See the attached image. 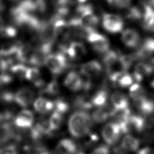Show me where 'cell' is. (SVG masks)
<instances>
[{
	"instance_id": "1",
	"label": "cell",
	"mask_w": 154,
	"mask_h": 154,
	"mask_svg": "<svg viewBox=\"0 0 154 154\" xmlns=\"http://www.w3.org/2000/svg\"><path fill=\"white\" fill-rule=\"evenodd\" d=\"M103 61L109 79L113 82H117L119 77L126 73L132 63V58L110 51L106 53Z\"/></svg>"
},
{
	"instance_id": "2",
	"label": "cell",
	"mask_w": 154,
	"mask_h": 154,
	"mask_svg": "<svg viewBox=\"0 0 154 154\" xmlns=\"http://www.w3.org/2000/svg\"><path fill=\"white\" fill-rule=\"evenodd\" d=\"M92 126V120L90 115L84 111L72 114L69 120L68 128L75 137L80 138L88 134Z\"/></svg>"
},
{
	"instance_id": "3",
	"label": "cell",
	"mask_w": 154,
	"mask_h": 154,
	"mask_svg": "<svg viewBox=\"0 0 154 154\" xmlns=\"http://www.w3.org/2000/svg\"><path fill=\"white\" fill-rule=\"evenodd\" d=\"M45 65L52 74L59 75L64 71L67 62L63 54H49L45 59Z\"/></svg>"
},
{
	"instance_id": "4",
	"label": "cell",
	"mask_w": 154,
	"mask_h": 154,
	"mask_svg": "<svg viewBox=\"0 0 154 154\" xmlns=\"http://www.w3.org/2000/svg\"><path fill=\"white\" fill-rule=\"evenodd\" d=\"M87 39L92 48L98 53H106L109 48V42L106 37L96 31L91 32L87 35Z\"/></svg>"
},
{
	"instance_id": "5",
	"label": "cell",
	"mask_w": 154,
	"mask_h": 154,
	"mask_svg": "<svg viewBox=\"0 0 154 154\" xmlns=\"http://www.w3.org/2000/svg\"><path fill=\"white\" fill-rule=\"evenodd\" d=\"M123 20L118 15L105 13L102 18V25L103 28L108 32L116 34L120 32L123 28Z\"/></svg>"
},
{
	"instance_id": "6",
	"label": "cell",
	"mask_w": 154,
	"mask_h": 154,
	"mask_svg": "<svg viewBox=\"0 0 154 154\" xmlns=\"http://www.w3.org/2000/svg\"><path fill=\"white\" fill-rule=\"evenodd\" d=\"M121 133L120 128L116 122L107 123L102 131L103 140L107 144L110 145L115 144L118 141Z\"/></svg>"
},
{
	"instance_id": "7",
	"label": "cell",
	"mask_w": 154,
	"mask_h": 154,
	"mask_svg": "<svg viewBox=\"0 0 154 154\" xmlns=\"http://www.w3.org/2000/svg\"><path fill=\"white\" fill-rule=\"evenodd\" d=\"M34 96L32 90L28 87H22L14 93V102L20 107L26 108L32 103Z\"/></svg>"
},
{
	"instance_id": "8",
	"label": "cell",
	"mask_w": 154,
	"mask_h": 154,
	"mask_svg": "<svg viewBox=\"0 0 154 154\" xmlns=\"http://www.w3.org/2000/svg\"><path fill=\"white\" fill-rule=\"evenodd\" d=\"M34 120V114L29 109H23L15 116L14 123L17 128L27 129L32 126Z\"/></svg>"
},
{
	"instance_id": "9",
	"label": "cell",
	"mask_w": 154,
	"mask_h": 154,
	"mask_svg": "<svg viewBox=\"0 0 154 154\" xmlns=\"http://www.w3.org/2000/svg\"><path fill=\"white\" fill-rule=\"evenodd\" d=\"M121 39L123 43L130 48L137 47L141 41L139 33L132 28H128L124 30L122 34Z\"/></svg>"
},
{
	"instance_id": "10",
	"label": "cell",
	"mask_w": 154,
	"mask_h": 154,
	"mask_svg": "<svg viewBox=\"0 0 154 154\" xmlns=\"http://www.w3.org/2000/svg\"><path fill=\"white\" fill-rule=\"evenodd\" d=\"M145 127V120L144 119L137 115H131L128 118L126 123L123 133L129 132H141Z\"/></svg>"
},
{
	"instance_id": "11",
	"label": "cell",
	"mask_w": 154,
	"mask_h": 154,
	"mask_svg": "<svg viewBox=\"0 0 154 154\" xmlns=\"http://www.w3.org/2000/svg\"><path fill=\"white\" fill-rule=\"evenodd\" d=\"M64 84L67 88L73 91L82 90L81 76L80 73L75 71H72L67 75L64 79Z\"/></svg>"
},
{
	"instance_id": "12",
	"label": "cell",
	"mask_w": 154,
	"mask_h": 154,
	"mask_svg": "<svg viewBox=\"0 0 154 154\" xmlns=\"http://www.w3.org/2000/svg\"><path fill=\"white\" fill-rule=\"evenodd\" d=\"M102 71V66L100 63L96 60L88 61L82 64L81 68V73L89 78L98 76Z\"/></svg>"
},
{
	"instance_id": "13",
	"label": "cell",
	"mask_w": 154,
	"mask_h": 154,
	"mask_svg": "<svg viewBox=\"0 0 154 154\" xmlns=\"http://www.w3.org/2000/svg\"><path fill=\"white\" fill-rule=\"evenodd\" d=\"M153 70L154 67L152 64L139 63L135 66L133 78L137 82H140L143 80L144 76L151 74Z\"/></svg>"
},
{
	"instance_id": "14",
	"label": "cell",
	"mask_w": 154,
	"mask_h": 154,
	"mask_svg": "<svg viewBox=\"0 0 154 154\" xmlns=\"http://www.w3.org/2000/svg\"><path fill=\"white\" fill-rule=\"evenodd\" d=\"M65 51L71 58H79L84 56L87 52L86 48L84 45L79 42H74L68 46Z\"/></svg>"
},
{
	"instance_id": "15",
	"label": "cell",
	"mask_w": 154,
	"mask_h": 154,
	"mask_svg": "<svg viewBox=\"0 0 154 154\" xmlns=\"http://www.w3.org/2000/svg\"><path fill=\"white\" fill-rule=\"evenodd\" d=\"M76 146L74 141L70 139H63L57 144L55 149V154H75Z\"/></svg>"
},
{
	"instance_id": "16",
	"label": "cell",
	"mask_w": 154,
	"mask_h": 154,
	"mask_svg": "<svg viewBox=\"0 0 154 154\" xmlns=\"http://www.w3.org/2000/svg\"><path fill=\"white\" fill-rule=\"evenodd\" d=\"M34 109L40 114H47L54 109V102L44 97H38L34 102Z\"/></svg>"
},
{
	"instance_id": "17",
	"label": "cell",
	"mask_w": 154,
	"mask_h": 154,
	"mask_svg": "<svg viewBox=\"0 0 154 154\" xmlns=\"http://www.w3.org/2000/svg\"><path fill=\"white\" fill-rule=\"evenodd\" d=\"M111 103L117 110L128 108L129 100L126 96L120 91L114 93L111 96Z\"/></svg>"
},
{
	"instance_id": "18",
	"label": "cell",
	"mask_w": 154,
	"mask_h": 154,
	"mask_svg": "<svg viewBox=\"0 0 154 154\" xmlns=\"http://www.w3.org/2000/svg\"><path fill=\"white\" fill-rule=\"evenodd\" d=\"M142 19V24L144 29L153 31L154 28V8L144 6Z\"/></svg>"
},
{
	"instance_id": "19",
	"label": "cell",
	"mask_w": 154,
	"mask_h": 154,
	"mask_svg": "<svg viewBox=\"0 0 154 154\" xmlns=\"http://www.w3.org/2000/svg\"><path fill=\"white\" fill-rule=\"evenodd\" d=\"M25 79L33 83L37 87H42L44 84L43 80L41 76V73L38 69L36 67H28Z\"/></svg>"
},
{
	"instance_id": "20",
	"label": "cell",
	"mask_w": 154,
	"mask_h": 154,
	"mask_svg": "<svg viewBox=\"0 0 154 154\" xmlns=\"http://www.w3.org/2000/svg\"><path fill=\"white\" fill-rule=\"evenodd\" d=\"M154 53V38H149L144 40L137 53L139 58H146Z\"/></svg>"
},
{
	"instance_id": "21",
	"label": "cell",
	"mask_w": 154,
	"mask_h": 154,
	"mask_svg": "<svg viewBox=\"0 0 154 154\" xmlns=\"http://www.w3.org/2000/svg\"><path fill=\"white\" fill-rule=\"evenodd\" d=\"M11 140L16 141V135L10 124L2 123L0 125V143H5Z\"/></svg>"
},
{
	"instance_id": "22",
	"label": "cell",
	"mask_w": 154,
	"mask_h": 154,
	"mask_svg": "<svg viewBox=\"0 0 154 154\" xmlns=\"http://www.w3.org/2000/svg\"><path fill=\"white\" fill-rule=\"evenodd\" d=\"M129 96L135 102L146 97V91L145 89L138 83L133 84L129 88Z\"/></svg>"
},
{
	"instance_id": "23",
	"label": "cell",
	"mask_w": 154,
	"mask_h": 154,
	"mask_svg": "<svg viewBox=\"0 0 154 154\" xmlns=\"http://www.w3.org/2000/svg\"><path fill=\"white\" fill-rule=\"evenodd\" d=\"M139 145V140L135 137L130 135H126L123 138L122 141V147L123 149L127 151H136L138 149Z\"/></svg>"
},
{
	"instance_id": "24",
	"label": "cell",
	"mask_w": 154,
	"mask_h": 154,
	"mask_svg": "<svg viewBox=\"0 0 154 154\" xmlns=\"http://www.w3.org/2000/svg\"><path fill=\"white\" fill-rule=\"evenodd\" d=\"M136 103L138 108L144 114L149 115L154 112V102L147 97Z\"/></svg>"
},
{
	"instance_id": "25",
	"label": "cell",
	"mask_w": 154,
	"mask_h": 154,
	"mask_svg": "<svg viewBox=\"0 0 154 154\" xmlns=\"http://www.w3.org/2000/svg\"><path fill=\"white\" fill-rule=\"evenodd\" d=\"M108 93L105 90H100L96 92L92 98L91 102L93 106L101 108L107 103Z\"/></svg>"
},
{
	"instance_id": "26",
	"label": "cell",
	"mask_w": 154,
	"mask_h": 154,
	"mask_svg": "<svg viewBox=\"0 0 154 154\" xmlns=\"http://www.w3.org/2000/svg\"><path fill=\"white\" fill-rule=\"evenodd\" d=\"M28 67L22 63H18L13 64L10 69L11 73L14 75L19 79H25L26 73Z\"/></svg>"
},
{
	"instance_id": "27",
	"label": "cell",
	"mask_w": 154,
	"mask_h": 154,
	"mask_svg": "<svg viewBox=\"0 0 154 154\" xmlns=\"http://www.w3.org/2000/svg\"><path fill=\"white\" fill-rule=\"evenodd\" d=\"M17 34V30L13 25H0V35L3 37L12 38L14 37Z\"/></svg>"
},
{
	"instance_id": "28",
	"label": "cell",
	"mask_w": 154,
	"mask_h": 154,
	"mask_svg": "<svg viewBox=\"0 0 154 154\" xmlns=\"http://www.w3.org/2000/svg\"><path fill=\"white\" fill-rule=\"evenodd\" d=\"M63 118L62 114L55 111L54 112L49 120V125L52 131L60 128L63 123Z\"/></svg>"
},
{
	"instance_id": "29",
	"label": "cell",
	"mask_w": 154,
	"mask_h": 154,
	"mask_svg": "<svg viewBox=\"0 0 154 154\" xmlns=\"http://www.w3.org/2000/svg\"><path fill=\"white\" fill-rule=\"evenodd\" d=\"M54 109H55L54 111L63 115L69 110V106L68 103L63 99H58L54 102Z\"/></svg>"
},
{
	"instance_id": "30",
	"label": "cell",
	"mask_w": 154,
	"mask_h": 154,
	"mask_svg": "<svg viewBox=\"0 0 154 154\" xmlns=\"http://www.w3.org/2000/svg\"><path fill=\"white\" fill-rule=\"evenodd\" d=\"M133 80V76L129 73H125L119 77L117 82L118 83L119 86L123 88H126L132 84Z\"/></svg>"
},
{
	"instance_id": "31",
	"label": "cell",
	"mask_w": 154,
	"mask_h": 154,
	"mask_svg": "<svg viewBox=\"0 0 154 154\" xmlns=\"http://www.w3.org/2000/svg\"><path fill=\"white\" fill-rule=\"evenodd\" d=\"M108 117L107 114L102 108H99L95 110L92 115L93 120L97 123H102L106 121Z\"/></svg>"
},
{
	"instance_id": "32",
	"label": "cell",
	"mask_w": 154,
	"mask_h": 154,
	"mask_svg": "<svg viewBox=\"0 0 154 154\" xmlns=\"http://www.w3.org/2000/svg\"><path fill=\"white\" fill-rule=\"evenodd\" d=\"M59 91V86L55 80L50 82L43 90L42 92L50 95H55Z\"/></svg>"
},
{
	"instance_id": "33",
	"label": "cell",
	"mask_w": 154,
	"mask_h": 154,
	"mask_svg": "<svg viewBox=\"0 0 154 154\" xmlns=\"http://www.w3.org/2000/svg\"><path fill=\"white\" fill-rule=\"evenodd\" d=\"M108 3L112 7L116 8H126L131 4V0H106Z\"/></svg>"
},
{
	"instance_id": "34",
	"label": "cell",
	"mask_w": 154,
	"mask_h": 154,
	"mask_svg": "<svg viewBox=\"0 0 154 154\" xmlns=\"http://www.w3.org/2000/svg\"><path fill=\"white\" fill-rule=\"evenodd\" d=\"M0 102L4 103H11L14 102V93L11 91H4L0 93Z\"/></svg>"
},
{
	"instance_id": "35",
	"label": "cell",
	"mask_w": 154,
	"mask_h": 154,
	"mask_svg": "<svg viewBox=\"0 0 154 154\" xmlns=\"http://www.w3.org/2000/svg\"><path fill=\"white\" fill-rule=\"evenodd\" d=\"M13 81V77L11 74L5 72L0 73V87L10 84Z\"/></svg>"
},
{
	"instance_id": "36",
	"label": "cell",
	"mask_w": 154,
	"mask_h": 154,
	"mask_svg": "<svg viewBox=\"0 0 154 154\" xmlns=\"http://www.w3.org/2000/svg\"><path fill=\"white\" fill-rule=\"evenodd\" d=\"M0 154H18L16 146L12 144L5 146L0 149Z\"/></svg>"
},
{
	"instance_id": "37",
	"label": "cell",
	"mask_w": 154,
	"mask_h": 154,
	"mask_svg": "<svg viewBox=\"0 0 154 154\" xmlns=\"http://www.w3.org/2000/svg\"><path fill=\"white\" fill-rule=\"evenodd\" d=\"M109 150L107 146L102 145L96 147L91 154H109Z\"/></svg>"
},
{
	"instance_id": "38",
	"label": "cell",
	"mask_w": 154,
	"mask_h": 154,
	"mask_svg": "<svg viewBox=\"0 0 154 154\" xmlns=\"http://www.w3.org/2000/svg\"><path fill=\"white\" fill-rule=\"evenodd\" d=\"M137 154H154V151L150 147H144L140 150Z\"/></svg>"
},
{
	"instance_id": "39",
	"label": "cell",
	"mask_w": 154,
	"mask_h": 154,
	"mask_svg": "<svg viewBox=\"0 0 154 154\" xmlns=\"http://www.w3.org/2000/svg\"><path fill=\"white\" fill-rule=\"evenodd\" d=\"M144 6H148L154 8V0H140Z\"/></svg>"
},
{
	"instance_id": "40",
	"label": "cell",
	"mask_w": 154,
	"mask_h": 154,
	"mask_svg": "<svg viewBox=\"0 0 154 154\" xmlns=\"http://www.w3.org/2000/svg\"><path fill=\"white\" fill-rule=\"evenodd\" d=\"M150 85H151L152 88L154 89V79H153L152 81V82H151V84H150Z\"/></svg>"
},
{
	"instance_id": "41",
	"label": "cell",
	"mask_w": 154,
	"mask_h": 154,
	"mask_svg": "<svg viewBox=\"0 0 154 154\" xmlns=\"http://www.w3.org/2000/svg\"><path fill=\"white\" fill-rule=\"evenodd\" d=\"M0 122H2V117H1V113H0Z\"/></svg>"
},
{
	"instance_id": "42",
	"label": "cell",
	"mask_w": 154,
	"mask_h": 154,
	"mask_svg": "<svg viewBox=\"0 0 154 154\" xmlns=\"http://www.w3.org/2000/svg\"><path fill=\"white\" fill-rule=\"evenodd\" d=\"M12 1H16V0H12Z\"/></svg>"
},
{
	"instance_id": "43",
	"label": "cell",
	"mask_w": 154,
	"mask_h": 154,
	"mask_svg": "<svg viewBox=\"0 0 154 154\" xmlns=\"http://www.w3.org/2000/svg\"><path fill=\"white\" fill-rule=\"evenodd\" d=\"M153 31H154V28H153Z\"/></svg>"
}]
</instances>
